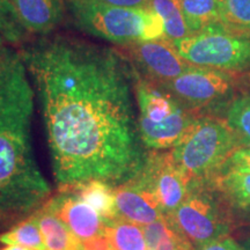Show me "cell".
<instances>
[{"label":"cell","instance_id":"6da1fadb","mask_svg":"<svg viewBox=\"0 0 250 250\" xmlns=\"http://www.w3.org/2000/svg\"><path fill=\"white\" fill-rule=\"evenodd\" d=\"M42 105L55 177L62 188L123 184L143 168L129 62L117 48L45 35L20 51Z\"/></svg>","mask_w":250,"mask_h":250},{"label":"cell","instance_id":"7a4b0ae2","mask_svg":"<svg viewBox=\"0 0 250 250\" xmlns=\"http://www.w3.org/2000/svg\"><path fill=\"white\" fill-rule=\"evenodd\" d=\"M27 72L20 52L0 48V219L34 210L51 192L31 145L34 89Z\"/></svg>","mask_w":250,"mask_h":250},{"label":"cell","instance_id":"3957f363","mask_svg":"<svg viewBox=\"0 0 250 250\" xmlns=\"http://www.w3.org/2000/svg\"><path fill=\"white\" fill-rule=\"evenodd\" d=\"M240 145L227 120L199 116L190 132L170 153L191 183L205 182L220 173Z\"/></svg>","mask_w":250,"mask_h":250},{"label":"cell","instance_id":"277c9868","mask_svg":"<svg viewBox=\"0 0 250 250\" xmlns=\"http://www.w3.org/2000/svg\"><path fill=\"white\" fill-rule=\"evenodd\" d=\"M78 29L118 46L143 42L151 7H120L98 0H65Z\"/></svg>","mask_w":250,"mask_h":250},{"label":"cell","instance_id":"5b68a950","mask_svg":"<svg viewBox=\"0 0 250 250\" xmlns=\"http://www.w3.org/2000/svg\"><path fill=\"white\" fill-rule=\"evenodd\" d=\"M181 57L191 65L233 72L250 67V36L218 22L174 41Z\"/></svg>","mask_w":250,"mask_h":250},{"label":"cell","instance_id":"8992f818","mask_svg":"<svg viewBox=\"0 0 250 250\" xmlns=\"http://www.w3.org/2000/svg\"><path fill=\"white\" fill-rule=\"evenodd\" d=\"M166 219L175 232L196 249L228 236L230 230L229 215L204 182L190 184L189 195Z\"/></svg>","mask_w":250,"mask_h":250},{"label":"cell","instance_id":"52a82bcc","mask_svg":"<svg viewBox=\"0 0 250 250\" xmlns=\"http://www.w3.org/2000/svg\"><path fill=\"white\" fill-rule=\"evenodd\" d=\"M118 50L138 76L155 86L170 83L192 66L166 39L132 43Z\"/></svg>","mask_w":250,"mask_h":250},{"label":"cell","instance_id":"ba28073f","mask_svg":"<svg viewBox=\"0 0 250 250\" xmlns=\"http://www.w3.org/2000/svg\"><path fill=\"white\" fill-rule=\"evenodd\" d=\"M233 85L229 72L192 65L176 79L158 87L186 108L195 110L227 96Z\"/></svg>","mask_w":250,"mask_h":250},{"label":"cell","instance_id":"9c48e42d","mask_svg":"<svg viewBox=\"0 0 250 250\" xmlns=\"http://www.w3.org/2000/svg\"><path fill=\"white\" fill-rule=\"evenodd\" d=\"M138 175L158 197L165 215L176 210L189 195L191 181L175 164L170 151H151Z\"/></svg>","mask_w":250,"mask_h":250},{"label":"cell","instance_id":"30bf717a","mask_svg":"<svg viewBox=\"0 0 250 250\" xmlns=\"http://www.w3.org/2000/svg\"><path fill=\"white\" fill-rule=\"evenodd\" d=\"M117 217L146 226L165 218L158 197L138 174L115 189Z\"/></svg>","mask_w":250,"mask_h":250},{"label":"cell","instance_id":"8fae6325","mask_svg":"<svg viewBox=\"0 0 250 250\" xmlns=\"http://www.w3.org/2000/svg\"><path fill=\"white\" fill-rule=\"evenodd\" d=\"M44 208L57 215L81 242L104 234V219L73 193L62 191L50 199Z\"/></svg>","mask_w":250,"mask_h":250},{"label":"cell","instance_id":"7c38bea8","mask_svg":"<svg viewBox=\"0 0 250 250\" xmlns=\"http://www.w3.org/2000/svg\"><path fill=\"white\" fill-rule=\"evenodd\" d=\"M199 115L192 109L181 107L161 123L138 120L139 137L143 145L152 151L174 148L190 132Z\"/></svg>","mask_w":250,"mask_h":250},{"label":"cell","instance_id":"4fadbf2b","mask_svg":"<svg viewBox=\"0 0 250 250\" xmlns=\"http://www.w3.org/2000/svg\"><path fill=\"white\" fill-rule=\"evenodd\" d=\"M19 20L29 34L49 35L67 14L65 0H9Z\"/></svg>","mask_w":250,"mask_h":250},{"label":"cell","instance_id":"5bb4252c","mask_svg":"<svg viewBox=\"0 0 250 250\" xmlns=\"http://www.w3.org/2000/svg\"><path fill=\"white\" fill-rule=\"evenodd\" d=\"M61 191H67L79 197L81 201L92 206L104 219V221L117 218L115 206V189L110 184L93 180L77 186L62 188Z\"/></svg>","mask_w":250,"mask_h":250},{"label":"cell","instance_id":"9a60e30c","mask_svg":"<svg viewBox=\"0 0 250 250\" xmlns=\"http://www.w3.org/2000/svg\"><path fill=\"white\" fill-rule=\"evenodd\" d=\"M43 240L48 250H80L81 241L66 225L43 206L36 212Z\"/></svg>","mask_w":250,"mask_h":250},{"label":"cell","instance_id":"2e32d148","mask_svg":"<svg viewBox=\"0 0 250 250\" xmlns=\"http://www.w3.org/2000/svg\"><path fill=\"white\" fill-rule=\"evenodd\" d=\"M212 180L215 189L228 203L250 210V171L223 169Z\"/></svg>","mask_w":250,"mask_h":250},{"label":"cell","instance_id":"e0dca14e","mask_svg":"<svg viewBox=\"0 0 250 250\" xmlns=\"http://www.w3.org/2000/svg\"><path fill=\"white\" fill-rule=\"evenodd\" d=\"M104 234L114 250H148L143 226L116 218L105 221Z\"/></svg>","mask_w":250,"mask_h":250},{"label":"cell","instance_id":"ac0fdd59","mask_svg":"<svg viewBox=\"0 0 250 250\" xmlns=\"http://www.w3.org/2000/svg\"><path fill=\"white\" fill-rule=\"evenodd\" d=\"M177 2L191 34L220 22L219 0H177Z\"/></svg>","mask_w":250,"mask_h":250},{"label":"cell","instance_id":"d6986e66","mask_svg":"<svg viewBox=\"0 0 250 250\" xmlns=\"http://www.w3.org/2000/svg\"><path fill=\"white\" fill-rule=\"evenodd\" d=\"M0 242L6 246H17L29 250H48L43 240L36 214L30 215L20 224L0 235Z\"/></svg>","mask_w":250,"mask_h":250},{"label":"cell","instance_id":"ffe728a7","mask_svg":"<svg viewBox=\"0 0 250 250\" xmlns=\"http://www.w3.org/2000/svg\"><path fill=\"white\" fill-rule=\"evenodd\" d=\"M149 7L154 9L164 21L166 40L174 42L191 34L177 0H149Z\"/></svg>","mask_w":250,"mask_h":250},{"label":"cell","instance_id":"44dd1931","mask_svg":"<svg viewBox=\"0 0 250 250\" xmlns=\"http://www.w3.org/2000/svg\"><path fill=\"white\" fill-rule=\"evenodd\" d=\"M30 34L22 26L9 0H0V48L23 44Z\"/></svg>","mask_w":250,"mask_h":250},{"label":"cell","instance_id":"7402d4cb","mask_svg":"<svg viewBox=\"0 0 250 250\" xmlns=\"http://www.w3.org/2000/svg\"><path fill=\"white\" fill-rule=\"evenodd\" d=\"M220 23L228 29L250 36V0H219Z\"/></svg>","mask_w":250,"mask_h":250},{"label":"cell","instance_id":"603a6c76","mask_svg":"<svg viewBox=\"0 0 250 250\" xmlns=\"http://www.w3.org/2000/svg\"><path fill=\"white\" fill-rule=\"evenodd\" d=\"M226 120L236 133L240 144L250 147V96L234 100L227 110Z\"/></svg>","mask_w":250,"mask_h":250},{"label":"cell","instance_id":"cb8c5ba5","mask_svg":"<svg viewBox=\"0 0 250 250\" xmlns=\"http://www.w3.org/2000/svg\"><path fill=\"white\" fill-rule=\"evenodd\" d=\"M223 169L250 171V147L237 148L227 161V164L224 166Z\"/></svg>","mask_w":250,"mask_h":250},{"label":"cell","instance_id":"d4e9b609","mask_svg":"<svg viewBox=\"0 0 250 250\" xmlns=\"http://www.w3.org/2000/svg\"><path fill=\"white\" fill-rule=\"evenodd\" d=\"M198 250H243L242 247L234 241L232 237L225 236L203 246Z\"/></svg>","mask_w":250,"mask_h":250},{"label":"cell","instance_id":"484cf974","mask_svg":"<svg viewBox=\"0 0 250 250\" xmlns=\"http://www.w3.org/2000/svg\"><path fill=\"white\" fill-rule=\"evenodd\" d=\"M81 249L83 250H114L110 241L105 234L95 236L87 241L81 242Z\"/></svg>","mask_w":250,"mask_h":250},{"label":"cell","instance_id":"4316f807","mask_svg":"<svg viewBox=\"0 0 250 250\" xmlns=\"http://www.w3.org/2000/svg\"><path fill=\"white\" fill-rule=\"evenodd\" d=\"M98 1L120 6V7H147L149 6V0H98Z\"/></svg>","mask_w":250,"mask_h":250},{"label":"cell","instance_id":"83f0119b","mask_svg":"<svg viewBox=\"0 0 250 250\" xmlns=\"http://www.w3.org/2000/svg\"><path fill=\"white\" fill-rule=\"evenodd\" d=\"M175 250H195V248H193V247L190 245V243H188L187 241H182L179 246L176 247V249Z\"/></svg>","mask_w":250,"mask_h":250},{"label":"cell","instance_id":"f1b7e54d","mask_svg":"<svg viewBox=\"0 0 250 250\" xmlns=\"http://www.w3.org/2000/svg\"><path fill=\"white\" fill-rule=\"evenodd\" d=\"M241 247H242L243 250H250V237L246 239L245 241L241 243Z\"/></svg>","mask_w":250,"mask_h":250},{"label":"cell","instance_id":"f546056e","mask_svg":"<svg viewBox=\"0 0 250 250\" xmlns=\"http://www.w3.org/2000/svg\"><path fill=\"white\" fill-rule=\"evenodd\" d=\"M1 250H29V249L22 248V247H17V246H7L6 248L1 249Z\"/></svg>","mask_w":250,"mask_h":250},{"label":"cell","instance_id":"4dcf8cb0","mask_svg":"<svg viewBox=\"0 0 250 250\" xmlns=\"http://www.w3.org/2000/svg\"><path fill=\"white\" fill-rule=\"evenodd\" d=\"M80 250H83V249H80Z\"/></svg>","mask_w":250,"mask_h":250}]
</instances>
